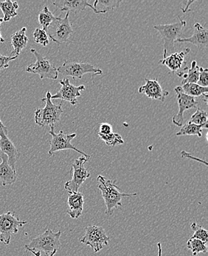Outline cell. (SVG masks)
I'll return each mask as SVG.
<instances>
[{"label": "cell", "mask_w": 208, "mask_h": 256, "mask_svg": "<svg viewBox=\"0 0 208 256\" xmlns=\"http://www.w3.org/2000/svg\"><path fill=\"white\" fill-rule=\"evenodd\" d=\"M97 181L99 182L98 189L100 190V194L104 198L106 208L105 212L107 216L112 215L116 209L122 206V198L136 196L138 195L136 193H122L116 184V180L106 179L102 175L98 176Z\"/></svg>", "instance_id": "6da1fadb"}, {"label": "cell", "mask_w": 208, "mask_h": 256, "mask_svg": "<svg viewBox=\"0 0 208 256\" xmlns=\"http://www.w3.org/2000/svg\"><path fill=\"white\" fill-rule=\"evenodd\" d=\"M51 96L50 92H46V97L42 99L43 102H45V106L36 110L34 114V121L40 127L50 126V128H55L63 113L62 103L54 104L51 100Z\"/></svg>", "instance_id": "7a4b0ae2"}, {"label": "cell", "mask_w": 208, "mask_h": 256, "mask_svg": "<svg viewBox=\"0 0 208 256\" xmlns=\"http://www.w3.org/2000/svg\"><path fill=\"white\" fill-rule=\"evenodd\" d=\"M62 231L55 232L50 229H46L41 235L31 240L26 249L44 252L45 256H54L60 249V238Z\"/></svg>", "instance_id": "3957f363"}, {"label": "cell", "mask_w": 208, "mask_h": 256, "mask_svg": "<svg viewBox=\"0 0 208 256\" xmlns=\"http://www.w3.org/2000/svg\"><path fill=\"white\" fill-rule=\"evenodd\" d=\"M178 21L174 24H158L154 26L164 41V58L174 50V43L180 38L183 29L186 26V22L178 16Z\"/></svg>", "instance_id": "277c9868"}, {"label": "cell", "mask_w": 208, "mask_h": 256, "mask_svg": "<svg viewBox=\"0 0 208 256\" xmlns=\"http://www.w3.org/2000/svg\"><path fill=\"white\" fill-rule=\"evenodd\" d=\"M69 13H66L64 18L55 17L46 32L48 37L58 44H68L72 42L74 30L69 20Z\"/></svg>", "instance_id": "5b68a950"}, {"label": "cell", "mask_w": 208, "mask_h": 256, "mask_svg": "<svg viewBox=\"0 0 208 256\" xmlns=\"http://www.w3.org/2000/svg\"><path fill=\"white\" fill-rule=\"evenodd\" d=\"M58 74L64 77H72L74 79L82 78L86 74L92 72V77L96 75H102L103 71L98 68H94L93 65L88 63H82L74 60H68L64 62L63 64L57 68Z\"/></svg>", "instance_id": "8992f818"}, {"label": "cell", "mask_w": 208, "mask_h": 256, "mask_svg": "<svg viewBox=\"0 0 208 256\" xmlns=\"http://www.w3.org/2000/svg\"><path fill=\"white\" fill-rule=\"evenodd\" d=\"M30 51L35 56L36 60L35 63L28 65L26 70L30 74H38L41 79L49 78L56 80L58 77V72L55 65L50 63V62L43 56L41 54H38L36 50L31 49Z\"/></svg>", "instance_id": "52a82bcc"}, {"label": "cell", "mask_w": 208, "mask_h": 256, "mask_svg": "<svg viewBox=\"0 0 208 256\" xmlns=\"http://www.w3.org/2000/svg\"><path fill=\"white\" fill-rule=\"evenodd\" d=\"M16 216L15 212H6L0 215V242L9 244L13 235L18 232V228L27 224Z\"/></svg>", "instance_id": "ba28073f"}, {"label": "cell", "mask_w": 208, "mask_h": 256, "mask_svg": "<svg viewBox=\"0 0 208 256\" xmlns=\"http://www.w3.org/2000/svg\"><path fill=\"white\" fill-rule=\"evenodd\" d=\"M110 238L102 226H90L85 229V234L80 240V243L91 246L94 252H98L104 246H108Z\"/></svg>", "instance_id": "9c48e42d"}, {"label": "cell", "mask_w": 208, "mask_h": 256, "mask_svg": "<svg viewBox=\"0 0 208 256\" xmlns=\"http://www.w3.org/2000/svg\"><path fill=\"white\" fill-rule=\"evenodd\" d=\"M89 160V158L80 156L74 161L72 164V179L64 184V189L66 192L72 193L78 192L80 186L90 178V173L84 166Z\"/></svg>", "instance_id": "30bf717a"}, {"label": "cell", "mask_w": 208, "mask_h": 256, "mask_svg": "<svg viewBox=\"0 0 208 256\" xmlns=\"http://www.w3.org/2000/svg\"><path fill=\"white\" fill-rule=\"evenodd\" d=\"M49 133L52 136V140L50 142V148L49 152H48L49 156H52L57 152L70 150L78 152L79 154L83 155L85 158H89V159L91 158L90 155L86 154L84 152L78 150L77 148H76V146H74L71 144V141L76 136V134H74H74H64L63 131H60L58 134H56L54 128H50V131L49 132Z\"/></svg>", "instance_id": "8fae6325"}, {"label": "cell", "mask_w": 208, "mask_h": 256, "mask_svg": "<svg viewBox=\"0 0 208 256\" xmlns=\"http://www.w3.org/2000/svg\"><path fill=\"white\" fill-rule=\"evenodd\" d=\"M178 94V112L172 118V122L175 126L182 127L184 124V112L192 108H198V102L196 98L188 96L183 92L181 86H176L174 89Z\"/></svg>", "instance_id": "7c38bea8"}, {"label": "cell", "mask_w": 208, "mask_h": 256, "mask_svg": "<svg viewBox=\"0 0 208 256\" xmlns=\"http://www.w3.org/2000/svg\"><path fill=\"white\" fill-rule=\"evenodd\" d=\"M190 52V48H186L182 52L170 54L164 60H160L159 63L167 66L172 72L176 74L178 77H182L186 74L184 71L188 70L186 56Z\"/></svg>", "instance_id": "4fadbf2b"}, {"label": "cell", "mask_w": 208, "mask_h": 256, "mask_svg": "<svg viewBox=\"0 0 208 256\" xmlns=\"http://www.w3.org/2000/svg\"><path fill=\"white\" fill-rule=\"evenodd\" d=\"M60 84L62 88L56 94L51 96V100L54 99H60L62 100H65L70 103L71 105L77 104V98L80 96V91L85 90V86H76L71 84L68 78H64L60 80Z\"/></svg>", "instance_id": "5bb4252c"}, {"label": "cell", "mask_w": 208, "mask_h": 256, "mask_svg": "<svg viewBox=\"0 0 208 256\" xmlns=\"http://www.w3.org/2000/svg\"><path fill=\"white\" fill-rule=\"evenodd\" d=\"M0 153L8 156L9 165L16 170V164L20 159V152L8 136V128L0 130Z\"/></svg>", "instance_id": "9a60e30c"}, {"label": "cell", "mask_w": 208, "mask_h": 256, "mask_svg": "<svg viewBox=\"0 0 208 256\" xmlns=\"http://www.w3.org/2000/svg\"><path fill=\"white\" fill-rule=\"evenodd\" d=\"M145 84L141 86L138 90L140 94H144L153 100H160L164 102L166 97L168 96L169 92L164 90L156 79H145Z\"/></svg>", "instance_id": "2e32d148"}, {"label": "cell", "mask_w": 208, "mask_h": 256, "mask_svg": "<svg viewBox=\"0 0 208 256\" xmlns=\"http://www.w3.org/2000/svg\"><path fill=\"white\" fill-rule=\"evenodd\" d=\"M52 4L58 8L60 12H66L69 14L72 12L74 14H77L79 12L84 10L88 7L90 8L97 14H100V12H98L88 2V0H57L54 2Z\"/></svg>", "instance_id": "e0dca14e"}, {"label": "cell", "mask_w": 208, "mask_h": 256, "mask_svg": "<svg viewBox=\"0 0 208 256\" xmlns=\"http://www.w3.org/2000/svg\"><path fill=\"white\" fill-rule=\"evenodd\" d=\"M193 36L188 38H180L176 42L190 43L196 46L198 49H204L208 44V32L206 28L202 26L200 23H196L194 26Z\"/></svg>", "instance_id": "ac0fdd59"}, {"label": "cell", "mask_w": 208, "mask_h": 256, "mask_svg": "<svg viewBox=\"0 0 208 256\" xmlns=\"http://www.w3.org/2000/svg\"><path fill=\"white\" fill-rule=\"evenodd\" d=\"M68 208L66 210L71 218H78L83 214L84 196L80 192H68Z\"/></svg>", "instance_id": "d6986e66"}, {"label": "cell", "mask_w": 208, "mask_h": 256, "mask_svg": "<svg viewBox=\"0 0 208 256\" xmlns=\"http://www.w3.org/2000/svg\"><path fill=\"white\" fill-rule=\"evenodd\" d=\"M2 162L0 164V180L3 186L12 184L16 181L17 175L16 170L9 165L8 156L4 154L0 153Z\"/></svg>", "instance_id": "ffe728a7"}, {"label": "cell", "mask_w": 208, "mask_h": 256, "mask_svg": "<svg viewBox=\"0 0 208 256\" xmlns=\"http://www.w3.org/2000/svg\"><path fill=\"white\" fill-rule=\"evenodd\" d=\"M26 28H22L21 30L16 31L12 36V44L14 50L12 52V56H18L21 51L27 46L28 38L26 36Z\"/></svg>", "instance_id": "44dd1931"}, {"label": "cell", "mask_w": 208, "mask_h": 256, "mask_svg": "<svg viewBox=\"0 0 208 256\" xmlns=\"http://www.w3.org/2000/svg\"><path fill=\"white\" fill-rule=\"evenodd\" d=\"M208 130V126H197L192 122H188L183 124L176 136H194L201 138L202 136L203 130Z\"/></svg>", "instance_id": "7402d4cb"}, {"label": "cell", "mask_w": 208, "mask_h": 256, "mask_svg": "<svg viewBox=\"0 0 208 256\" xmlns=\"http://www.w3.org/2000/svg\"><path fill=\"white\" fill-rule=\"evenodd\" d=\"M18 8V4L16 2H12L10 0H7L6 2H0V9L2 12L4 17L3 22H9L14 17L18 16L17 10Z\"/></svg>", "instance_id": "603a6c76"}, {"label": "cell", "mask_w": 208, "mask_h": 256, "mask_svg": "<svg viewBox=\"0 0 208 256\" xmlns=\"http://www.w3.org/2000/svg\"><path fill=\"white\" fill-rule=\"evenodd\" d=\"M121 2V0H96L93 7L100 14H106L119 8Z\"/></svg>", "instance_id": "cb8c5ba5"}, {"label": "cell", "mask_w": 208, "mask_h": 256, "mask_svg": "<svg viewBox=\"0 0 208 256\" xmlns=\"http://www.w3.org/2000/svg\"><path fill=\"white\" fill-rule=\"evenodd\" d=\"M200 69L201 68L197 64V62L194 60L192 63V66L188 71L187 74H184L182 76L183 79L182 80V84H197L200 77Z\"/></svg>", "instance_id": "d4e9b609"}, {"label": "cell", "mask_w": 208, "mask_h": 256, "mask_svg": "<svg viewBox=\"0 0 208 256\" xmlns=\"http://www.w3.org/2000/svg\"><path fill=\"white\" fill-rule=\"evenodd\" d=\"M181 88L186 94L194 98L207 96L208 92V88H203L197 84H186L182 85Z\"/></svg>", "instance_id": "484cf974"}, {"label": "cell", "mask_w": 208, "mask_h": 256, "mask_svg": "<svg viewBox=\"0 0 208 256\" xmlns=\"http://www.w3.org/2000/svg\"><path fill=\"white\" fill-rule=\"evenodd\" d=\"M187 248L192 250L194 256H198L200 252L207 254L208 250L207 245L204 242L196 238H190L187 242Z\"/></svg>", "instance_id": "4316f807"}, {"label": "cell", "mask_w": 208, "mask_h": 256, "mask_svg": "<svg viewBox=\"0 0 208 256\" xmlns=\"http://www.w3.org/2000/svg\"><path fill=\"white\" fill-rule=\"evenodd\" d=\"M55 17L52 14V12H50L48 8L46 6H44V8L40 12L38 17V22H40V26L42 27V29L46 31L50 24L54 21Z\"/></svg>", "instance_id": "83f0119b"}, {"label": "cell", "mask_w": 208, "mask_h": 256, "mask_svg": "<svg viewBox=\"0 0 208 256\" xmlns=\"http://www.w3.org/2000/svg\"><path fill=\"white\" fill-rule=\"evenodd\" d=\"M99 138L102 140H103L107 146L111 147H114L118 145H122L124 144V140L122 136L117 133H111L108 134H102L98 133Z\"/></svg>", "instance_id": "f1b7e54d"}, {"label": "cell", "mask_w": 208, "mask_h": 256, "mask_svg": "<svg viewBox=\"0 0 208 256\" xmlns=\"http://www.w3.org/2000/svg\"><path fill=\"white\" fill-rule=\"evenodd\" d=\"M190 228L194 230V234L190 238H196V240H200L204 244H207L208 241V231L201 226H198L196 222H193L190 226Z\"/></svg>", "instance_id": "f546056e"}, {"label": "cell", "mask_w": 208, "mask_h": 256, "mask_svg": "<svg viewBox=\"0 0 208 256\" xmlns=\"http://www.w3.org/2000/svg\"><path fill=\"white\" fill-rule=\"evenodd\" d=\"M188 122L197 126H208V113L204 110L197 108Z\"/></svg>", "instance_id": "4dcf8cb0"}, {"label": "cell", "mask_w": 208, "mask_h": 256, "mask_svg": "<svg viewBox=\"0 0 208 256\" xmlns=\"http://www.w3.org/2000/svg\"><path fill=\"white\" fill-rule=\"evenodd\" d=\"M32 36H34V42L37 44H42L44 46L49 44V37H48L46 31L42 28H36L34 34H32Z\"/></svg>", "instance_id": "1f68e13d"}, {"label": "cell", "mask_w": 208, "mask_h": 256, "mask_svg": "<svg viewBox=\"0 0 208 256\" xmlns=\"http://www.w3.org/2000/svg\"><path fill=\"white\" fill-rule=\"evenodd\" d=\"M197 84L203 88H208V69L201 68L200 69V77H198Z\"/></svg>", "instance_id": "d6a6232c"}, {"label": "cell", "mask_w": 208, "mask_h": 256, "mask_svg": "<svg viewBox=\"0 0 208 256\" xmlns=\"http://www.w3.org/2000/svg\"><path fill=\"white\" fill-rule=\"evenodd\" d=\"M16 58L17 56H6L0 54V71L7 69L9 66V62Z\"/></svg>", "instance_id": "836d02e7"}, {"label": "cell", "mask_w": 208, "mask_h": 256, "mask_svg": "<svg viewBox=\"0 0 208 256\" xmlns=\"http://www.w3.org/2000/svg\"><path fill=\"white\" fill-rule=\"evenodd\" d=\"M113 132L112 126L108 122L100 124L98 133L102 134H108Z\"/></svg>", "instance_id": "e575fe53"}, {"label": "cell", "mask_w": 208, "mask_h": 256, "mask_svg": "<svg viewBox=\"0 0 208 256\" xmlns=\"http://www.w3.org/2000/svg\"><path fill=\"white\" fill-rule=\"evenodd\" d=\"M195 1H188L187 2V6H186V8L184 9H182L183 13H186L187 12V10L189 9V6H190V4H193V3H195Z\"/></svg>", "instance_id": "d590c367"}, {"label": "cell", "mask_w": 208, "mask_h": 256, "mask_svg": "<svg viewBox=\"0 0 208 256\" xmlns=\"http://www.w3.org/2000/svg\"><path fill=\"white\" fill-rule=\"evenodd\" d=\"M158 256H162V244L161 242L158 243Z\"/></svg>", "instance_id": "8d00e7d4"}, {"label": "cell", "mask_w": 208, "mask_h": 256, "mask_svg": "<svg viewBox=\"0 0 208 256\" xmlns=\"http://www.w3.org/2000/svg\"><path fill=\"white\" fill-rule=\"evenodd\" d=\"M28 251L34 254V256H41V252L40 251H34L32 250H28Z\"/></svg>", "instance_id": "74e56055"}, {"label": "cell", "mask_w": 208, "mask_h": 256, "mask_svg": "<svg viewBox=\"0 0 208 256\" xmlns=\"http://www.w3.org/2000/svg\"><path fill=\"white\" fill-rule=\"evenodd\" d=\"M7 128V127L6 126L4 125V124H3V122H2V120H0V130H1V128Z\"/></svg>", "instance_id": "f35d334b"}, {"label": "cell", "mask_w": 208, "mask_h": 256, "mask_svg": "<svg viewBox=\"0 0 208 256\" xmlns=\"http://www.w3.org/2000/svg\"><path fill=\"white\" fill-rule=\"evenodd\" d=\"M4 42H6V40H4V38H2V34L1 32H0V42L4 43Z\"/></svg>", "instance_id": "ab89813d"}, {"label": "cell", "mask_w": 208, "mask_h": 256, "mask_svg": "<svg viewBox=\"0 0 208 256\" xmlns=\"http://www.w3.org/2000/svg\"><path fill=\"white\" fill-rule=\"evenodd\" d=\"M2 22H3V18H0V26H1V24Z\"/></svg>", "instance_id": "60d3db41"}, {"label": "cell", "mask_w": 208, "mask_h": 256, "mask_svg": "<svg viewBox=\"0 0 208 256\" xmlns=\"http://www.w3.org/2000/svg\"><path fill=\"white\" fill-rule=\"evenodd\" d=\"M208 133H206V140L208 141Z\"/></svg>", "instance_id": "b9f144b4"}]
</instances>
